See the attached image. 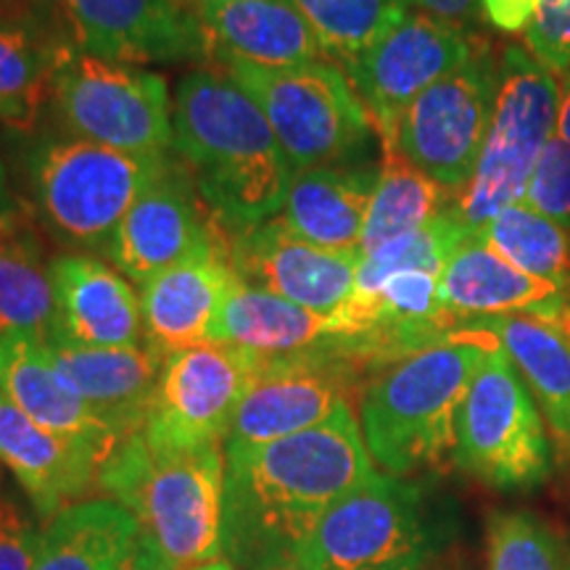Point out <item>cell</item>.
Masks as SVG:
<instances>
[{
  "instance_id": "7a4b0ae2",
  "label": "cell",
  "mask_w": 570,
  "mask_h": 570,
  "mask_svg": "<svg viewBox=\"0 0 570 570\" xmlns=\"http://www.w3.org/2000/svg\"><path fill=\"white\" fill-rule=\"evenodd\" d=\"M173 135L214 225L238 235L281 212L296 173L265 114L225 71L198 69L185 77L175 96Z\"/></svg>"
},
{
  "instance_id": "277c9868",
  "label": "cell",
  "mask_w": 570,
  "mask_h": 570,
  "mask_svg": "<svg viewBox=\"0 0 570 570\" xmlns=\"http://www.w3.org/2000/svg\"><path fill=\"white\" fill-rule=\"evenodd\" d=\"M494 346L483 333L460 331L370 377L360 396V428L383 473L407 479L452 458L462 399Z\"/></svg>"
},
{
  "instance_id": "d6a6232c",
  "label": "cell",
  "mask_w": 570,
  "mask_h": 570,
  "mask_svg": "<svg viewBox=\"0 0 570 570\" xmlns=\"http://www.w3.org/2000/svg\"><path fill=\"white\" fill-rule=\"evenodd\" d=\"M336 63L375 46L412 11L404 0H288Z\"/></svg>"
},
{
  "instance_id": "9a60e30c",
  "label": "cell",
  "mask_w": 570,
  "mask_h": 570,
  "mask_svg": "<svg viewBox=\"0 0 570 570\" xmlns=\"http://www.w3.org/2000/svg\"><path fill=\"white\" fill-rule=\"evenodd\" d=\"M202 202L188 167L167 156L159 175L114 230L106 256L132 283L146 285L219 238L217 225Z\"/></svg>"
},
{
  "instance_id": "7402d4cb",
  "label": "cell",
  "mask_w": 570,
  "mask_h": 570,
  "mask_svg": "<svg viewBox=\"0 0 570 570\" xmlns=\"http://www.w3.org/2000/svg\"><path fill=\"white\" fill-rule=\"evenodd\" d=\"M0 462L11 468L40 518L51 520L98 487L104 462L75 441L32 423L0 394Z\"/></svg>"
},
{
  "instance_id": "ee69618b",
  "label": "cell",
  "mask_w": 570,
  "mask_h": 570,
  "mask_svg": "<svg viewBox=\"0 0 570 570\" xmlns=\"http://www.w3.org/2000/svg\"><path fill=\"white\" fill-rule=\"evenodd\" d=\"M277 570H298V568H277Z\"/></svg>"
},
{
  "instance_id": "d6986e66",
  "label": "cell",
  "mask_w": 570,
  "mask_h": 570,
  "mask_svg": "<svg viewBox=\"0 0 570 570\" xmlns=\"http://www.w3.org/2000/svg\"><path fill=\"white\" fill-rule=\"evenodd\" d=\"M56 367L119 441L146 425L167 356L148 344L85 346L53 327L46 336Z\"/></svg>"
},
{
  "instance_id": "f6af8a7d",
  "label": "cell",
  "mask_w": 570,
  "mask_h": 570,
  "mask_svg": "<svg viewBox=\"0 0 570 570\" xmlns=\"http://www.w3.org/2000/svg\"><path fill=\"white\" fill-rule=\"evenodd\" d=\"M0 336H3V333H0Z\"/></svg>"
},
{
  "instance_id": "8d00e7d4",
  "label": "cell",
  "mask_w": 570,
  "mask_h": 570,
  "mask_svg": "<svg viewBox=\"0 0 570 570\" xmlns=\"http://www.w3.org/2000/svg\"><path fill=\"white\" fill-rule=\"evenodd\" d=\"M525 51L552 75L570 69V0H541V9L525 32Z\"/></svg>"
},
{
  "instance_id": "4316f807",
  "label": "cell",
  "mask_w": 570,
  "mask_h": 570,
  "mask_svg": "<svg viewBox=\"0 0 570 570\" xmlns=\"http://www.w3.org/2000/svg\"><path fill=\"white\" fill-rule=\"evenodd\" d=\"M344 336H352V331L341 315L306 309L238 281L212 327L209 344H233L259 356H285L323 348Z\"/></svg>"
},
{
  "instance_id": "9c48e42d",
  "label": "cell",
  "mask_w": 570,
  "mask_h": 570,
  "mask_svg": "<svg viewBox=\"0 0 570 570\" xmlns=\"http://www.w3.org/2000/svg\"><path fill=\"white\" fill-rule=\"evenodd\" d=\"M164 161L167 154H125L90 140L46 142L32 159L40 209L71 244L106 252Z\"/></svg>"
},
{
  "instance_id": "8fae6325",
  "label": "cell",
  "mask_w": 570,
  "mask_h": 570,
  "mask_svg": "<svg viewBox=\"0 0 570 570\" xmlns=\"http://www.w3.org/2000/svg\"><path fill=\"white\" fill-rule=\"evenodd\" d=\"M499 90V61L487 42L417 96L396 130L394 151L454 196L470 183L487 142Z\"/></svg>"
},
{
  "instance_id": "e0dca14e",
  "label": "cell",
  "mask_w": 570,
  "mask_h": 570,
  "mask_svg": "<svg viewBox=\"0 0 570 570\" xmlns=\"http://www.w3.org/2000/svg\"><path fill=\"white\" fill-rule=\"evenodd\" d=\"M230 262L248 285L306 309L338 315L354 296L362 254L327 252L306 244L273 217L265 225L233 235Z\"/></svg>"
},
{
  "instance_id": "4dcf8cb0",
  "label": "cell",
  "mask_w": 570,
  "mask_h": 570,
  "mask_svg": "<svg viewBox=\"0 0 570 570\" xmlns=\"http://www.w3.org/2000/svg\"><path fill=\"white\" fill-rule=\"evenodd\" d=\"M499 256L523 273L570 288V230L518 202L481 230Z\"/></svg>"
},
{
  "instance_id": "603a6c76",
  "label": "cell",
  "mask_w": 570,
  "mask_h": 570,
  "mask_svg": "<svg viewBox=\"0 0 570 570\" xmlns=\"http://www.w3.org/2000/svg\"><path fill=\"white\" fill-rule=\"evenodd\" d=\"M460 331L489 336L510 356L560 446H570V309L481 317Z\"/></svg>"
},
{
  "instance_id": "30bf717a",
  "label": "cell",
  "mask_w": 570,
  "mask_h": 570,
  "mask_svg": "<svg viewBox=\"0 0 570 570\" xmlns=\"http://www.w3.org/2000/svg\"><path fill=\"white\" fill-rule=\"evenodd\" d=\"M63 125L80 140L125 154L159 156L173 148L167 82L154 71L67 48L53 75Z\"/></svg>"
},
{
  "instance_id": "cb8c5ba5",
  "label": "cell",
  "mask_w": 570,
  "mask_h": 570,
  "mask_svg": "<svg viewBox=\"0 0 570 570\" xmlns=\"http://www.w3.org/2000/svg\"><path fill=\"white\" fill-rule=\"evenodd\" d=\"M209 59L296 67L325 56L317 35L288 0H202Z\"/></svg>"
},
{
  "instance_id": "5b68a950",
  "label": "cell",
  "mask_w": 570,
  "mask_h": 570,
  "mask_svg": "<svg viewBox=\"0 0 570 570\" xmlns=\"http://www.w3.org/2000/svg\"><path fill=\"white\" fill-rule=\"evenodd\" d=\"M223 71L265 114L294 173L341 167L370 151L373 119L336 61L296 67L223 61Z\"/></svg>"
},
{
  "instance_id": "83f0119b",
  "label": "cell",
  "mask_w": 570,
  "mask_h": 570,
  "mask_svg": "<svg viewBox=\"0 0 570 570\" xmlns=\"http://www.w3.org/2000/svg\"><path fill=\"white\" fill-rule=\"evenodd\" d=\"M138 523L114 499H82L48 520L32 570H125Z\"/></svg>"
},
{
  "instance_id": "74e56055",
  "label": "cell",
  "mask_w": 570,
  "mask_h": 570,
  "mask_svg": "<svg viewBox=\"0 0 570 570\" xmlns=\"http://www.w3.org/2000/svg\"><path fill=\"white\" fill-rule=\"evenodd\" d=\"M42 531L19 510L17 502H0V570H32Z\"/></svg>"
},
{
  "instance_id": "6da1fadb",
  "label": "cell",
  "mask_w": 570,
  "mask_h": 570,
  "mask_svg": "<svg viewBox=\"0 0 570 570\" xmlns=\"http://www.w3.org/2000/svg\"><path fill=\"white\" fill-rule=\"evenodd\" d=\"M373 473L352 404L294 436L225 449L219 558L248 570L296 568L325 512Z\"/></svg>"
},
{
  "instance_id": "f1b7e54d",
  "label": "cell",
  "mask_w": 570,
  "mask_h": 570,
  "mask_svg": "<svg viewBox=\"0 0 570 570\" xmlns=\"http://www.w3.org/2000/svg\"><path fill=\"white\" fill-rule=\"evenodd\" d=\"M452 190L428 177L423 169L404 159L399 151L383 154V167L377 173L373 202H370L365 233L360 254L367 256L386 244L420 230L454 204Z\"/></svg>"
},
{
  "instance_id": "484cf974",
  "label": "cell",
  "mask_w": 570,
  "mask_h": 570,
  "mask_svg": "<svg viewBox=\"0 0 570 570\" xmlns=\"http://www.w3.org/2000/svg\"><path fill=\"white\" fill-rule=\"evenodd\" d=\"M377 173L370 167H317L296 173L275 214L291 233L327 252H360Z\"/></svg>"
},
{
  "instance_id": "f35d334b",
  "label": "cell",
  "mask_w": 570,
  "mask_h": 570,
  "mask_svg": "<svg viewBox=\"0 0 570 570\" xmlns=\"http://www.w3.org/2000/svg\"><path fill=\"white\" fill-rule=\"evenodd\" d=\"M481 13L499 32L525 35L537 19L541 0H479Z\"/></svg>"
},
{
  "instance_id": "d4e9b609",
  "label": "cell",
  "mask_w": 570,
  "mask_h": 570,
  "mask_svg": "<svg viewBox=\"0 0 570 570\" xmlns=\"http://www.w3.org/2000/svg\"><path fill=\"white\" fill-rule=\"evenodd\" d=\"M48 267L63 336L85 346L146 344L140 298L117 269L82 254L59 256Z\"/></svg>"
},
{
  "instance_id": "1f68e13d",
  "label": "cell",
  "mask_w": 570,
  "mask_h": 570,
  "mask_svg": "<svg viewBox=\"0 0 570 570\" xmlns=\"http://www.w3.org/2000/svg\"><path fill=\"white\" fill-rule=\"evenodd\" d=\"M59 325L51 267L38 246L0 235V333H30L46 338Z\"/></svg>"
},
{
  "instance_id": "3957f363",
  "label": "cell",
  "mask_w": 570,
  "mask_h": 570,
  "mask_svg": "<svg viewBox=\"0 0 570 570\" xmlns=\"http://www.w3.org/2000/svg\"><path fill=\"white\" fill-rule=\"evenodd\" d=\"M98 489L138 523L125 570H188L219 558L225 444L156 446L135 431L98 470Z\"/></svg>"
},
{
  "instance_id": "836d02e7",
  "label": "cell",
  "mask_w": 570,
  "mask_h": 570,
  "mask_svg": "<svg viewBox=\"0 0 570 570\" xmlns=\"http://www.w3.org/2000/svg\"><path fill=\"white\" fill-rule=\"evenodd\" d=\"M475 235L462 223L454 204L444 209L420 230L404 235V238L386 244L377 252L362 256L360 273H356V288L352 302H365L381 288L386 277L404 273V269H425V273L441 275L446 259L458 252L462 240Z\"/></svg>"
},
{
  "instance_id": "ac0fdd59",
  "label": "cell",
  "mask_w": 570,
  "mask_h": 570,
  "mask_svg": "<svg viewBox=\"0 0 570 570\" xmlns=\"http://www.w3.org/2000/svg\"><path fill=\"white\" fill-rule=\"evenodd\" d=\"M238 281L223 238H214L180 265L164 269L142 285L146 344L164 356L209 344L212 327Z\"/></svg>"
},
{
  "instance_id": "2e32d148",
  "label": "cell",
  "mask_w": 570,
  "mask_h": 570,
  "mask_svg": "<svg viewBox=\"0 0 570 570\" xmlns=\"http://www.w3.org/2000/svg\"><path fill=\"white\" fill-rule=\"evenodd\" d=\"M80 51L117 63L209 59L198 13L180 0H56Z\"/></svg>"
},
{
  "instance_id": "d590c367",
  "label": "cell",
  "mask_w": 570,
  "mask_h": 570,
  "mask_svg": "<svg viewBox=\"0 0 570 570\" xmlns=\"http://www.w3.org/2000/svg\"><path fill=\"white\" fill-rule=\"evenodd\" d=\"M523 204L570 230V146L558 135H552L541 151L525 185Z\"/></svg>"
},
{
  "instance_id": "8992f818",
  "label": "cell",
  "mask_w": 570,
  "mask_h": 570,
  "mask_svg": "<svg viewBox=\"0 0 570 570\" xmlns=\"http://www.w3.org/2000/svg\"><path fill=\"white\" fill-rule=\"evenodd\" d=\"M444 541L425 491L389 473L367 475L325 512L296 554L298 570H428Z\"/></svg>"
},
{
  "instance_id": "ba28073f",
  "label": "cell",
  "mask_w": 570,
  "mask_h": 570,
  "mask_svg": "<svg viewBox=\"0 0 570 570\" xmlns=\"http://www.w3.org/2000/svg\"><path fill=\"white\" fill-rule=\"evenodd\" d=\"M452 460L497 491H529L550 479L552 446L544 417L499 346L491 348L462 399Z\"/></svg>"
},
{
  "instance_id": "ffe728a7",
  "label": "cell",
  "mask_w": 570,
  "mask_h": 570,
  "mask_svg": "<svg viewBox=\"0 0 570 570\" xmlns=\"http://www.w3.org/2000/svg\"><path fill=\"white\" fill-rule=\"evenodd\" d=\"M0 394L56 436L75 441L106 462L119 439L56 367L46 338L30 333L0 336Z\"/></svg>"
},
{
  "instance_id": "7bdbcfd3",
  "label": "cell",
  "mask_w": 570,
  "mask_h": 570,
  "mask_svg": "<svg viewBox=\"0 0 570 570\" xmlns=\"http://www.w3.org/2000/svg\"><path fill=\"white\" fill-rule=\"evenodd\" d=\"M188 570H235V568L225 558H217V560L204 562V566H196V568H188Z\"/></svg>"
},
{
  "instance_id": "4fadbf2b",
  "label": "cell",
  "mask_w": 570,
  "mask_h": 570,
  "mask_svg": "<svg viewBox=\"0 0 570 570\" xmlns=\"http://www.w3.org/2000/svg\"><path fill=\"white\" fill-rule=\"evenodd\" d=\"M259 367V354L233 344H198L169 354L142 436L177 449L225 444Z\"/></svg>"
},
{
  "instance_id": "52a82bcc",
  "label": "cell",
  "mask_w": 570,
  "mask_h": 570,
  "mask_svg": "<svg viewBox=\"0 0 570 570\" xmlns=\"http://www.w3.org/2000/svg\"><path fill=\"white\" fill-rule=\"evenodd\" d=\"M560 80L525 48L512 46L499 59V90L483 151L470 183L454 198V212L479 233L499 212L523 202L541 151L558 132Z\"/></svg>"
},
{
  "instance_id": "7c38bea8",
  "label": "cell",
  "mask_w": 570,
  "mask_h": 570,
  "mask_svg": "<svg viewBox=\"0 0 570 570\" xmlns=\"http://www.w3.org/2000/svg\"><path fill=\"white\" fill-rule=\"evenodd\" d=\"M479 42L452 21L410 11L375 46L341 63L373 119L383 154L394 151L399 122L412 101L465 63Z\"/></svg>"
},
{
  "instance_id": "f546056e",
  "label": "cell",
  "mask_w": 570,
  "mask_h": 570,
  "mask_svg": "<svg viewBox=\"0 0 570 570\" xmlns=\"http://www.w3.org/2000/svg\"><path fill=\"white\" fill-rule=\"evenodd\" d=\"M67 42H51L19 24H0V122L30 130L38 119Z\"/></svg>"
},
{
  "instance_id": "60d3db41",
  "label": "cell",
  "mask_w": 570,
  "mask_h": 570,
  "mask_svg": "<svg viewBox=\"0 0 570 570\" xmlns=\"http://www.w3.org/2000/svg\"><path fill=\"white\" fill-rule=\"evenodd\" d=\"M560 80V101H558V138L570 146V69L562 71Z\"/></svg>"
},
{
  "instance_id": "44dd1931",
  "label": "cell",
  "mask_w": 570,
  "mask_h": 570,
  "mask_svg": "<svg viewBox=\"0 0 570 570\" xmlns=\"http://www.w3.org/2000/svg\"><path fill=\"white\" fill-rule=\"evenodd\" d=\"M441 302L460 323L523 312L570 309V288L541 281L499 256L479 233L462 240L439 275Z\"/></svg>"
},
{
  "instance_id": "ab89813d",
  "label": "cell",
  "mask_w": 570,
  "mask_h": 570,
  "mask_svg": "<svg viewBox=\"0 0 570 570\" xmlns=\"http://www.w3.org/2000/svg\"><path fill=\"white\" fill-rule=\"evenodd\" d=\"M404 3L420 13H431L436 19L452 21L462 30L483 17L479 0H404Z\"/></svg>"
},
{
  "instance_id": "b9f144b4",
  "label": "cell",
  "mask_w": 570,
  "mask_h": 570,
  "mask_svg": "<svg viewBox=\"0 0 570 570\" xmlns=\"http://www.w3.org/2000/svg\"><path fill=\"white\" fill-rule=\"evenodd\" d=\"M13 214V196L9 188V175H6L3 161H0V223H6Z\"/></svg>"
},
{
  "instance_id": "5bb4252c",
  "label": "cell",
  "mask_w": 570,
  "mask_h": 570,
  "mask_svg": "<svg viewBox=\"0 0 570 570\" xmlns=\"http://www.w3.org/2000/svg\"><path fill=\"white\" fill-rule=\"evenodd\" d=\"M333 344L302 354L262 356L259 375L235 412L225 449L259 446L309 431L348 404V394L367 373Z\"/></svg>"
},
{
  "instance_id": "e575fe53",
  "label": "cell",
  "mask_w": 570,
  "mask_h": 570,
  "mask_svg": "<svg viewBox=\"0 0 570 570\" xmlns=\"http://www.w3.org/2000/svg\"><path fill=\"white\" fill-rule=\"evenodd\" d=\"M489 570H570V547L531 512L489 520Z\"/></svg>"
}]
</instances>
